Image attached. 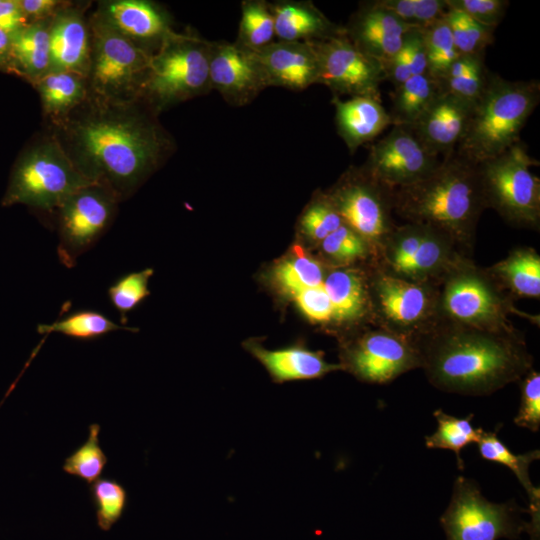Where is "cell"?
Here are the masks:
<instances>
[{
    "label": "cell",
    "mask_w": 540,
    "mask_h": 540,
    "mask_svg": "<svg viewBox=\"0 0 540 540\" xmlns=\"http://www.w3.org/2000/svg\"><path fill=\"white\" fill-rule=\"evenodd\" d=\"M51 133L78 171L110 190L121 202L162 164L173 141L142 100L113 103L86 99Z\"/></svg>",
    "instance_id": "6da1fadb"
},
{
    "label": "cell",
    "mask_w": 540,
    "mask_h": 540,
    "mask_svg": "<svg viewBox=\"0 0 540 540\" xmlns=\"http://www.w3.org/2000/svg\"><path fill=\"white\" fill-rule=\"evenodd\" d=\"M413 342L427 379L445 392L488 395L532 369L533 358L515 329L485 330L438 320Z\"/></svg>",
    "instance_id": "7a4b0ae2"
},
{
    "label": "cell",
    "mask_w": 540,
    "mask_h": 540,
    "mask_svg": "<svg viewBox=\"0 0 540 540\" xmlns=\"http://www.w3.org/2000/svg\"><path fill=\"white\" fill-rule=\"evenodd\" d=\"M392 211L407 223L432 226L462 249L471 247L486 208L477 164L455 150L428 176L390 192Z\"/></svg>",
    "instance_id": "3957f363"
},
{
    "label": "cell",
    "mask_w": 540,
    "mask_h": 540,
    "mask_svg": "<svg viewBox=\"0 0 540 540\" xmlns=\"http://www.w3.org/2000/svg\"><path fill=\"white\" fill-rule=\"evenodd\" d=\"M539 100V81H509L489 73L455 151L474 164L502 154L520 141V132Z\"/></svg>",
    "instance_id": "277c9868"
},
{
    "label": "cell",
    "mask_w": 540,
    "mask_h": 540,
    "mask_svg": "<svg viewBox=\"0 0 540 540\" xmlns=\"http://www.w3.org/2000/svg\"><path fill=\"white\" fill-rule=\"evenodd\" d=\"M91 183L49 132L34 140L15 162L2 205L23 204L54 213L69 195Z\"/></svg>",
    "instance_id": "5b68a950"
},
{
    "label": "cell",
    "mask_w": 540,
    "mask_h": 540,
    "mask_svg": "<svg viewBox=\"0 0 540 540\" xmlns=\"http://www.w3.org/2000/svg\"><path fill=\"white\" fill-rule=\"evenodd\" d=\"M212 42L174 32L151 56L140 100L154 113L208 93Z\"/></svg>",
    "instance_id": "8992f818"
},
{
    "label": "cell",
    "mask_w": 540,
    "mask_h": 540,
    "mask_svg": "<svg viewBox=\"0 0 540 540\" xmlns=\"http://www.w3.org/2000/svg\"><path fill=\"white\" fill-rule=\"evenodd\" d=\"M88 23V95L113 103L140 99L152 54L119 33L95 11L88 16Z\"/></svg>",
    "instance_id": "52a82bcc"
},
{
    "label": "cell",
    "mask_w": 540,
    "mask_h": 540,
    "mask_svg": "<svg viewBox=\"0 0 540 540\" xmlns=\"http://www.w3.org/2000/svg\"><path fill=\"white\" fill-rule=\"evenodd\" d=\"M518 313L511 296L487 270L467 259L438 286V320L485 330L514 329L508 315Z\"/></svg>",
    "instance_id": "ba28073f"
},
{
    "label": "cell",
    "mask_w": 540,
    "mask_h": 540,
    "mask_svg": "<svg viewBox=\"0 0 540 540\" xmlns=\"http://www.w3.org/2000/svg\"><path fill=\"white\" fill-rule=\"evenodd\" d=\"M537 164L520 141L477 164L486 208L513 226L538 229L540 179L531 171Z\"/></svg>",
    "instance_id": "9c48e42d"
},
{
    "label": "cell",
    "mask_w": 540,
    "mask_h": 540,
    "mask_svg": "<svg viewBox=\"0 0 540 540\" xmlns=\"http://www.w3.org/2000/svg\"><path fill=\"white\" fill-rule=\"evenodd\" d=\"M514 501L494 503L481 493L477 483L458 476L451 500L439 521L446 540H516L526 530Z\"/></svg>",
    "instance_id": "30bf717a"
},
{
    "label": "cell",
    "mask_w": 540,
    "mask_h": 540,
    "mask_svg": "<svg viewBox=\"0 0 540 540\" xmlns=\"http://www.w3.org/2000/svg\"><path fill=\"white\" fill-rule=\"evenodd\" d=\"M369 293L371 315L395 334L413 340L438 321V286L411 282L378 268Z\"/></svg>",
    "instance_id": "8fae6325"
},
{
    "label": "cell",
    "mask_w": 540,
    "mask_h": 540,
    "mask_svg": "<svg viewBox=\"0 0 540 540\" xmlns=\"http://www.w3.org/2000/svg\"><path fill=\"white\" fill-rule=\"evenodd\" d=\"M120 201L97 183L69 195L54 212L57 221V254L67 268L91 249L112 224Z\"/></svg>",
    "instance_id": "7c38bea8"
},
{
    "label": "cell",
    "mask_w": 540,
    "mask_h": 540,
    "mask_svg": "<svg viewBox=\"0 0 540 540\" xmlns=\"http://www.w3.org/2000/svg\"><path fill=\"white\" fill-rule=\"evenodd\" d=\"M328 197L343 223L379 253L396 227L391 217L390 192L360 169L347 172Z\"/></svg>",
    "instance_id": "4fadbf2b"
},
{
    "label": "cell",
    "mask_w": 540,
    "mask_h": 540,
    "mask_svg": "<svg viewBox=\"0 0 540 540\" xmlns=\"http://www.w3.org/2000/svg\"><path fill=\"white\" fill-rule=\"evenodd\" d=\"M319 65L318 84L327 86L333 96L379 97L385 79L383 65L361 52L344 28L323 40L312 42Z\"/></svg>",
    "instance_id": "5bb4252c"
},
{
    "label": "cell",
    "mask_w": 540,
    "mask_h": 540,
    "mask_svg": "<svg viewBox=\"0 0 540 540\" xmlns=\"http://www.w3.org/2000/svg\"><path fill=\"white\" fill-rule=\"evenodd\" d=\"M440 162L423 146L411 128L393 126L386 136L370 147L362 169L391 192L425 178Z\"/></svg>",
    "instance_id": "9a60e30c"
},
{
    "label": "cell",
    "mask_w": 540,
    "mask_h": 540,
    "mask_svg": "<svg viewBox=\"0 0 540 540\" xmlns=\"http://www.w3.org/2000/svg\"><path fill=\"white\" fill-rule=\"evenodd\" d=\"M341 360L343 370L375 384L388 383L421 366L413 340L382 327L367 331L346 347Z\"/></svg>",
    "instance_id": "2e32d148"
},
{
    "label": "cell",
    "mask_w": 540,
    "mask_h": 540,
    "mask_svg": "<svg viewBox=\"0 0 540 540\" xmlns=\"http://www.w3.org/2000/svg\"><path fill=\"white\" fill-rule=\"evenodd\" d=\"M209 79L211 89L234 106L250 103L270 86L256 52L237 42H212Z\"/></svg>",
    "instance_id": "e0dca14e"
},
{
    "label": "cell",
    "mask_w": 540,
    "mask_h": 540,
    "mask_svg": "<svg viewBox=\"0 0 540 540\" xmlns=\"http://www.w3.org/2000/svg\"><path fill=\"white\" fill-rule=\"evenodd\" d=\"M94 11L119 33L152 55L176 32L168 13L152 1H101Z\"/></svg>",
    "instance_id": "ac0fdd59"
},
{
    "label": "cell",
    "mask_w": 540,
    "mask_h": 540,
    "mask_svg": "<svg viewBox=\"0 0 540 540\" xmlns=\"http://www.w3.org/2000/svg\"><path fill=\"white\" fill-rule=\"evenodd\" d=\"M474 107L443 89L409 128L429 152L446 157L462 139Z\"/></svg>",
    "instance_id": "d6986e66"
},
{
    "label": "cell",
    "mask_w": 540,
    "mask_h": 540,
    "mask_svg": "<svg viewBox=\"0 0 540 540\" xmlns=\"http://www.w3.org/2000/svg\"><path fill=\"white\" fill-rule=\"evenodd\" d=\"M90 54V30L85 8L70 2L51 20L49 73L71 72L87 78Z\"/></svg>",
    "instance_id": "ffe728a7"
},
{
    "label": "cell",
    "mask_w": 540,
    "mask_h": 540,
    "mask_svg": "<svg viewBox=\"0 0 540 540\" xmlns=\"http://www.w3.org/2000/svg\"><path fill=\"white\" fill-rule=\"evenodd\" d=\"M412 28L373 1L353 14L344 31L361 52L384 65L400 50L405 33Z\"/></svg>",
    "instance_id": "44dd1931"
},
{
    "label": "cell",
    "mask_w": 540,
    "mask_h": 540,
    "mask_svg": "<svg viewBox=\"0 0 540 540\" xmlns=\"http://www.w3.org/2000/svg\"><path fill=\"white\" fill-rule=\"evenodd\" d=\"M254 51L270 86L301 91L318 84L319 65L312 42L278 40Z\"/></svg>",
    "instance_id": "7402d4cb"
},
{
    "label": "cell",
    "mask_w": 540,
    "mask_h": 540,
    "mask_svg": "<svg viewBox=\"0 0 540 540\" xmlns=\"http://www.w3.org/2000/svg\"><path fill=\"white\" fill-rule=\"evenodd\" d=\"M332 102L338 134L350 152L373 140L392 124L379 97L355 96L343 101L333 96Z\"/></svg>",
    "instance_id": "603a6c76"
},
{
    "label": "cell",
    "mask_w": 540,
    "mask_h": 540,
    "mask_svg": "<svg viewBox=\"0 0 540 540\" xmlns=\"http://www.w3.org/2000/svg\"><path fill=\"white\" fill-rule=\"evenodd\" d=\"M246 349L267 369L278 383L323 377L341 370L340 364L328 363L320 351L303 346L268 350L256 342L246 343Z\"/></svg>",
    "instance_id": "cb8c5ba5"
},
{
    "label": "cell",
    "mask_w": 540,
    "mask_h": 540,
    "mask_svg": "<svg viewBox=\"0 0 540 540\" xmlns=\"http://www.w3.org/2000/svg\"><path fill=\"white\" fill-rule=\"evenodd\" d=\"M323 285L335 324L353 323L371 315L369 282L359 270L344 266L326 269Z\"/></svg>",
    "instance_id": "d4e9b609"
},
{
    "label": "cell",
    "mask_w": 540,
    "mask_h": 540,
    "mask_svg": "<svg viewBox=\"0 0 540 540\" xmlns=\"http://www.w3.org/2000/svg\"><path fill=\"white\" fill-rule=\"evenodd\" d=\"M271 6L275 37L280 41L314 42L341 30L311 2L282 1Z\"/></svg>",
    "instance_id": "484cf974"
},
{
    "label": "cell",
    "mask_w": 540,
    "mask_h": 540,
    "mask_svg": "<svg viewBox=\"0 0 540 540\" xmlns=\"http://www.w3.org/2000/svg\"><path fill=\"white\" fill-rule=\"evenodd\" d=\"M52 18L32 22L10 37L9 72L24 77L31 84L49 73Z\"/></svg>",
    "instance_id": "4316f807"
},
{
    "label": "cell",
    "mask_w": 540,
    "mask_h": 540,
    "mask_svg": "<svg viewBox=\"0 0 540 540\" xmlns=\"http://www.w3.org/2000/svg\"><path fill=\"white\" fill-rule=\"evenodd\" d=\"M511 297L540 296V256L532 248H518L487 269Z\"/></svg>",
    "instance_id": "83f0119b"
},
{
    "label": "cell",
    "mask_w": 540,
    "mask_h": 540,
    "mask_svg": "<svg viewBox=\"0 0 540 540\" xmlns=\"http://www.w3.org/2000/svg\"><path fill=\"white\" fill-rule=\"evenodd\" d=\"M33 85L39 93L43 114L50 123L65 117L88 94L86 78L71 72L48 73Z\"/></svg>",
    "instance_id": "f1b7e54d"
},
{
    "label": "cell",
    "mask_w": 540,
    "mask_h": 540,
    "mask_svg": "<svg viewBox=\"0 0 540 540\" xmlns=\"http://www.w3.org/2000/svg\"><path fill=\"white\" fill-rule=\"evenodd\" d=\"M442 90V84L427 73L412 75L395 87L389 112L393 126L412 127Z\"/></svg>",
    "instance_id": "f546056e"
},
{
    "label": "cell",
    "mask_w": 540,
    "mask_h": 540,
    "mask_svg": "<svg viewBox=\"0 0 540 540\" xmlns=\"http://www.w3.org/2000/svg\"><path fill=\"white\" fill-rule=\"evenodd\" d=\"M480 456L490 462L508 467L517 477L529 497V505L540 504V489L533 486L530 476V465L540 458V451L532 450L524 454H514L498 438L497 431L483 430L477 442Z\"/></svg>",
    "instance_id": "4dcf8cb0"
},
{
    "label": "cell",
    "mask_w": 540,
    "mask_h": 540,
    "mask_svg": "<svg viewBox=\"0 0 540 540\" xmlns=\"http://www.w3.org/2000/svg\"><path fill=\"white\" fill-rule=\"evenodd\" d=\"M489 73L484 63V52L461 54L441 84L445 91L476 105L486 87Z\"/></svg>",
    "instance_id": "1f68e13d"
},
{
    "label": "cell",
    "mask_w": 540,
    "mask_h": 540,
    "mask_svg": "<svg viewBox=\"0 0 540 540\" xmlns=\"http://www.w3.org/2000/svg\"><path fill=\"white\" fill-rule=\"evenodd\" d=\"M433 415L437 420V429L432 435L425 437L426 447L453 451L456 455L458 468L464 469L461 451L469 444L477 443L483 429L473 426V414H469L465 418H458L445 413L442 409H437Z\"/></svg>",
    "instance_id": "d6a6232c"
},
{
    "label": "cell",
    "mask_w": 540,
    "mask_h": 540,
    "mask_svg": "<svg viewBox=\"0 0 540 540\" xmlns=\"http://www.w3.org/2000/svg\"><path fill=\"white\" fill-rule=\"evenodd\" d=\"M117 330L138 331L137 328L118 325L106 315L93 310H79L51 324H39V334L59 333L78 340H92Z\"/></svg>",
    "instance_id": "836d02e7"
},
{
    "label": "cell",
    "mask_w": 540,
    "mask_h": 540,
    "mask_svg": "<svg viewBox=\"0 0 540 540\" xmlns=\"http://www.w3.org/2000/svg\"><path fill=\"white\" fill-rule=\"evenodd\" d=\"M326 269L319 261L299 249L292 257L277 264L273 278L278 287L287 295L320 285Z\"/></svg>",
    "instance_id": "e575fe53"
},
{
    "label": "cell",
    "mask_w": 540,
    "mask_h": 540,
    "mask_svg": "<svg viewBox=\"0 0 540 540\" xmlns=\"http://www.w3.org/2000/svg\"><path fill=\"white\" fill-rule=\"evenodd\" d=\"M274 17L270 4L262 0H246L241 4L237 43L251 50L273 42Z\"/></svg>",
    "instance_id": "d590c367"
},
{
    "label": "cell",
    "mask_w": 540,
    "mask_h": 540,
    "mask_svg": "<svg viewBox=\"0 0 540 540\" xmlns=\"http://www.w3.org/2000/svg\"><path fill=\"white\" fill-rule=\"evenodd\" d=\"M100 430L101 427L97 423L89 425L86 441L65 459L62 466L65 473L78 477L88 484L101 477L108 458L99 443Z\"/></svg>",
    "instance_id": "8d00e7d4"
},
{
    "label": "cell",
    "mask_w": 540,
    "mask_h": 540,
    "mask_svg": "<svg viewBox=\"0 0 540 540\" xmlns=\"http://www.w3.org/2000/svg\"><path fill=\"white\" fill-rule=\"evenodd\" d=\"M427 58V74L443 81L451 65L461 55L444 17L423 30Z\"/></svg>",
    "instance_id": "74e56055"
},
{
    "label": "cell",
    "mask_w": 540,
    "mask_h": 540,
    "mask_svg": "<svg viewBox=\"0 0 540 540\" xmlns=\"http://www.w3.org/2000/svg\"><path fill=\"white\" fill-rule=\"evenodd\" d=\"M98 527L109 531L122 517L128 503L125 487L115 479L99 478L90 487Z\"/></svg>",
    "instance_id": "f35d334b"
},
{
    "label": "cell",
    "mask_w": 540,
    "mask_h": 540,
    "mask_svg": "<svg viewBox=\"0 0 540 540\" xmlns=\"http://www.w3.org/2000/svg\"><path fill=\"white\" fill-rule=\"evenodd\" d=\"M444 19L461 54L484 52L485 48L493 42L495 28L476 22L459 9L448 6Z\"/></svg>",
    "instance_id": "ab89813d"
},
{
    "label": "cell",
    "mask_w": 540,
    "mask_h": 540,
    "mask_svg": "<svg viewBox=\"0 0 540 540\" xmlns=\"http://www.w3.org/2000/svg\"><path fill=\"white\" fill-rule=\"evenodd\" d=\"M153 273L151 268L130 272L122 275L108 288L109 300L119 312L122 325L127 323V314L150 295L148 285Z\"/></svg>",
    "instance_id": "60d3db41"
},
{
    "label": "cell",
    "mask_w": 540,
    "mask_h": 540,
    "mask_svg": "<svg viewBox=\"0 0 540 540\" xmlns=\"http://www.w3.org/2000/svg\"><path fill=\"white\" fill-rule=\"evenodd\" d=\"M320 246L329 259L340 264L364 259L372 251L369 244L345 224L323 239Z\"/></svg>",
    "instance_id": "b9f144b4"
},
{
    "label": "cell",
    "mask_w": 540,
    "mask_h": 540,
    "mask_svg": "<svg viewBox=\"0 0 540 540\" xmlns=\"http://www.w3.org/2000/svg\"><path fill=\"white\" fill-rule=\"evenodd\" d=\"M342 224L344 223L328 195L320 196L308 205L300 219L302 233L319 243Z\"/></svg>",
    "instance_id": "7bdbcfd3"
},
{
    "label": "cell",
    "mask_w": 540,
    "mask_h": 540,
    "mask_svg": "<svg viewBox=\"0 0 540 540\" xmlns=\"http://www.w3.org/2000/svg\"><path fill=\"white\" fill-rule=\"evenodd\" d=\"M520 381L521 401L514 422L537 432L540 428V374L531 369Z\"/></svg>",
    "instance_id": "ee69618b"
},
{
    "label": "cell",
    "mask_w": 540,
    "mask_h": 540,
    "mask_svg": "<svg viewBox=\"0 0 540 540\" xmlns=\"http://www.w3.org/2000/svg\"><path fill=\"white\" fill-rule=\"evenodd\" d=\"M292 298L303 315L312 322L321 324L334 323L332 304L324 288L323 281L316 287L297 292Z\"/></svg>",
    "instance_id": "f6af8a7d"
},
{
    "label": "cell",
    "mask_w": 540,
    "mask_h": 540,
    "mask_svg": "<svg viewBox=\"0 0 540 540\" xmlns=\"http://www.w3.org/2000/svg\"><path fill=\"white\" fill-rule=\"evenodd\" d=\"M447 5L466 13L476 22L491 28L503 19L509 1L505 0H446Z\"/></svg>",
    "instance_id": "bcb514c9"
},
{
    "label": "cell",
    "mask_w": 540,
    "mask_h": 540,
    "mask_svg": "<svg viewBox=\"0 0 540 540\" xmlns=\"http://www.w3.org/2000/svg\"><path fill=\"white\" fill-rule=\"evenodd\" d=\"M402 49L406 53L412 75L427 73V58L422 29L412 28L403 37Z\"/></svg>",
    "instance_id": "7dc6e473"
},
{
    "label": "cell",
    "mask_w": 540,
    "mask_h": 540,
    "mask_svg": "<svg viewBox=\"0 0 540 540\" xmlns=\"http://www.w3.org/2000/svg\"><path fill=\"white\" fill-rule=\"evenodd\" d=\"M29 23L52 18L70 2L59 0H17Z\"/></svg>",
    "instance_id": "c3c4849f"
},
{
    "label": "cell",
    "mask_w": 540,
    "mask_h": 540,
    "mask_svg": "<svg viewBox=\"0 0 540 540\" xmlns=\"http://www.w3.org/2000/svg\"><path fill=\"white\" fill-rule=\"evenodd\" d=\"M28 24L17 0H0V30L11 37Z\"/></svg>",
    "instance_id": "681fc988"
},
{
    "label": "cell",
    "mask_w": 540,
    "mask_h": 540,
    "mask_svg": "<svg viewBox=\"0 0 540 540\" xmlns=\"http://www.w3.org/2000/svg\"><path fill=\"white\" fill-rule=\"evenodd\" d=\"M10 36L0 30V69L9 71Z\"/></svg>",
    "instance_id": "f907efd6"
}]
</instances>
